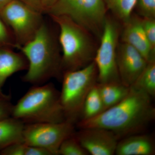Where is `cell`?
Segmentation results:
<instances>
[{"label": "cell", "mask_w": 155, "mask_h": 155, "mask_svg": "<svg viewBox=\"0 0 155 155\" xmlns=\"http://www.w3.org/2000/svg\"><path fill=\"white\" fill-rule=\"evenodd\" d=\"M105 110V109L97 83L90 91L85 98L81 115L78 121L94 118Z\"/></svg>", "instance_id": "e0dca14e"}, {"label": "cell", "mask_w": 155, "mask_h": 155, "mask_svg": "<svg viewBox=\"0 0 155 155\" xmlns=\"http://www.w3.org/2000/svg\"><path fill=\"white\" fill-rule=\"evenodd\" d=\"M22 2L25 3L27 5L30 6L36 11L44 13L43 9L42 7L41 0H19Z\"/></svg>", "instance_id": "484cf974"}, {"label": "cell", "mask_w": 155, "mask_h": 155, "mask_svg": "<svg viewBox=\"0 0 155 155\" xmlns=\"http://www.w3.org/2000/svg\"><path fill=\"white\" fill-rule=\"evenodd\" d=\"M130 87L143 92L152 98L155 96V61L148 63Z\"/></svg>", "instance_id": "ac0fdd59"}, {"label": "cell", "mask_w": 155, "mask_h": 155, "mask_svg": "<svg viewBox=\"0 0 155 155\" xmlns=\"http://www.w3.org/2000/svg\"><path fill=\"white\" fill-rule=\"evenodd\" d=\"M0 150V153L2 155H51L45 150L29 145L23 142L14 143Z\"/></svg>", "instance_id": "ffe728a7"}, {"label": "cell", "mask_w": 155, "mask_h": 155, "mask_svg": "<svg viewBox=\"0 0 155 155\" xmlns=\"http://www.w3.org/2000/svg\"><path fill=\"white\" fill-rule=\"evenodd\" d=\"M107 9L103 0H58L46 14L65 16L101 37Z\"/></svg>", "instance_id": "8992f818"}, {"label": "cell", "mask_w": 155, "mask_h": 155, "mask_svg": "<svg viewBox=\"0 0 155 155\" xmlns=\"http://www.w3.org/2000/svg\"><path fill=\"white\" fill-rule=\"evenodd\" d=\"M27 59L21 52L0 46V99L11 101L10 95L3 91L4 84L9 77L15 73L28 69Z\"/></svg>", "instance_id": "4fadbf2b"}, {"label": "cell", "mask_w": 155, "mask_h": 155, "mask_svg": "<svg viewBox=\"0 0 155 155\" xmlns=\"http://www.w3.org/2000/svg\"><path fill=\"white\" fill-rule=\"evenodd\" d=\"M18 49L28 63L22 81L37 85L46 83L52 78L61 80V55L58 38L45 19L33 39Z\"/></svg>", "instance_id": "7a4b0ae2"}, {"label": "cell", "mask_w": 155, "mask_h": 155, "mask_svg": "<svg viewBox=\"0 0 155 155\" xmlns=\"http://www.w3.org/2000/svg\"><path fill=\"white\" fill-rule=\"evenodd\" d=\"M124 24L121 35L122 42L137 50L148 63L155 61V54L152 51L147 40L142 25L141 19L132 15Z\"/></svg>", "instance_id": "7c38bea8"}, {"label": "cell", "mask_w": 155, "mask_h": 155, "mask_svg": "<svg viewBox=\"0 0 155 155\" xmlns=\"http://www.w3.org/2000/svg\"><path fill=\"white\" fill-rule=\"evenodd\" d=\"M134 8L143 18H155V0H136Z\"/></svg>", "instance_id": "7402d4cb"}, {"label": "cell", "mask_w": 155, "mask_h": 155, "mask_svg": "<svg viewBox=\"0 0 155 155\" xmlns=\"http://www.w3.org/2000/svg\"><path fill=\"white\" fill-rule=\"evenodd\" d=\"M0 17L12 31L17 49L33 39L45 20L42 13L19 0H12L1 9Z\"/></svg>", "instance_id": "52a82bcc"}, {"label": "cell", "mask_w": 155, "mask_h": 155, "mask_svg": "<svg viewBox=\"0 0 155 155\" xmlns=\"http://www.w3.org/2000/svg\"><path fill=\"white\" fill-rule=\"evenodd\" d=\"M97 85L105 110L120 102L130 90V87L121 82L97 83Z\"/></svg>", "instance_id": "2e32d148"}, {"label": "cell", "mask_w": 155, "mask_h": 155, "mask_svg": "<svg viewBox=\"0 0 155 155\" xmlns=\"http://www.w3.org/2000/svg\"><path fill=\"white\" fill-rule=\"evenodd\" d=\"M75 124L68 120L56 123L25 124L23 142L58 155L62 143L75 133Z\"/></svg>", "instance_id": "9c48e42d"}, {"label": "cell", "mask_w": 155, "mask_h": 155, "mask_svg": "<svg viewBox=\"0 0 155 155\" xmlns=\"http://www.w3.org/2000/svg\"><path fill=\"white\" fill-rule=\"evenodd\" d=\"M116 61L121 82L128 87L133 84L148 64L139 52L122 42L118 45Z\"/></svg>", "instance_id": "8fae6325"}, {"label": "cell", "mask_w": 155, "mask_h": 155, "mask_svg": "<svg viewBox=\"0 0 155 155\" xmlns=\"http://www.w3.org/2000/svg\"><path fill=\"white\" fill-rule=\"evenodd\" d=\"M59 27L62 50L61 68L64 72L78 70L94 61V45L89 32L65 16H49Z\"/></svg>", "instance_id": "277c9868"}, {"label": "cell", "mask_w": 155, "mask_h": 155, "mask_svg": "<svg viewBox=\"0 0 155 155\" xmlns=\"http://www.w3.org/2000/svg\"><path fill=\"white\" fill-rule=\"evenodd\" d=\"M12 0H0V10Z\"/></svg>", "instance_id": "83f0119b"}, {"label": "cell", "mask_w": 155, "mask_h": 155, "mask_svg": "<svg viewBox=\"0 0 155 155\" xmlns=\"http://www.w3.org/2000/svg\"><path fill=\"white\" fill-rule=\"evenodd\" d=\"M61 80V105L66 120L76 124L80 119L87 95L97 83V70L94 61L81 69L64 72Z\"/></svg>", "instance_id": "5b68a950"}, {"label": "cell", "mask_w": 155, "mask_h": 155, "mask_svg": "<svg viewBox=\"0 0 155 155\" xmlns=\"http://www.w3.org/2000/svg\"><path fill=\"white\" fill-rule=\"evenodd\" d=\"M75 133L62 143L58 150V155H89L76 138Z\"/></svg>", "instance_id": "44dd1931"}, {"label": "cell", "mask_w": 155, "mask_h": 155, "mask_svg": "<svg viewBox=\"0 0 155 155\" xmlns=\"http://www.w3.org/2000/svg\"><path fill=\"white\" fill-rule=\"evenodd\" d=\"M155 109L152 98L130 87L127 96L116 105L92 119L76 123L79 129L100 127L113 132L119 139L140 133L154 120Z\"/></svg>", "instance_id": "6da1fadb"}, {"label": "cell", "mask_w": 155, "mask_h": 155, "mask_svg": "<svg viewBox=\"0 0 155 155\" xmlns=\"http://www.w3.org/2000/svg\"><path fill=\"white\" fill-rule=\"evenodd\" d=\"M141 23L152 51L155 54V18H143Z\"/></svg>", "instance_id": "cb8c5ba5"}, {"label": "cell", "mask_w": 155, "mask_h": 155, "mask_svg": "<svg viewBox=\"0 0 155 155\" xmlns=\"http://www.w3.org/2000/svg\"><path fill=\"white\" fill-rule=\"evenodd\" d=\"M75 135L88 154L92 155L115 154L119 140L113 132L100 127L80 129Z\"/></svg>", "instance_id": "30bf717a"}, {"label": "cell", "mask_w": 155, "mask_h": 155, "mask_svg": "<svg viewBox=\"0 0 155 155\" xmlns=\"http://www.w3.org/2000/svg\"><path fill=\"white\" fill-rule=\"evenodd\" d=\"M13 106L11 101L0 99V120L11 117Z\"/></svg>", "instance_id": "d4e9b609"}, {"label": "cell", "mask_w": 155, "mask_h": 155, "mask_svg": "<svg viewBox=\"0 0 155 155\" xmlns=\"http://www.w3.org/2000/svg\"><path fill=\"white\" fill-rule=\"evenodd\" d=\"M155 144L149 135L137 133L119 140L115 152L117 155H153Z\"/></svg>", "instance_id": "5bb4252c"}, {"label": "cell", "mask_w": 155, "mask_h": 155, "mask_svg": "<svg viewBox=\"0 0 155 155\" xmlns=\"http://www.w3.org/2000/svg\"><path fill=\"white\" fill-rule=\"evenodd\" d=\"M119 37L118 23L106 17L94 59L97 70V83L121 82L116 61Z\"/></svg>", "instance_id": "ba28073f"}, {"label": "cell", "mask_w": 155, "mask_h": 155, "mask_svg": "<svg viewBox=\"0 0 155 155\" xmlns=\"http://www.w3.org/2000/svg\"><path fill=\"white\" fill-rule=\"evenodd\" d=\"M0 46L17 48L14 35L9 27L0 17Z\"/></svg>", "instance_id": "603a6c76"}, {"label": "cell", "mask_w": 155, "mask_h": 155, "mask_svg": "<svg viewBox=\"0 0 155 155\" xmlns=\"http://www.w3.org/2000/svg\"><path fill=\"white\" fill-rule=\"evenodd\" d=\"M58 1V0H41L44 13L46 14L47 11H48Z\"/></svg>", "instance_id": "4316f807"}, {"label": "cell", "mask_w": 155, "mask_h": 155, "mask_svg": "<svg viewBox=\"0 0 155 155\" xmlns=\"http://www.w3.org/2000/svg\"><path fill=\"white\" fill-rule=\"evenodd\" d=\"M24 125L21 121L12 117L0 120V149L23 142Z\"/></svg>", "instance_id": "9a60e30c"}, {"label": "cell", "mask_w": 155, "mask_h": 155, "mask_svg": "<svg viewBox=\"0 0 155 155\" xmlns=\"http://www.w3.org/2000/svg\"><path fill=\"white\" fill-rule=\"evenodd\" d=\"M107 10H110L123 23L132 15L136 0H103Z\"/></svg>", "instance_id": "d6986e66"}, {"label": "cell", "mask_w": 155, "mask_h": 155, "mask_svg": "<svg viewBox=\"0 0 155 155\" xmlns=\"http://www.w3.org/2000/svg\"><path fill=\"white\" fill-rule=\"evenodd\" d=\"M60 92L52 83L33 85L13 105L11 117L24 124L56 123L66 120Z\"/></svg>", "instance_id": "3957f363"}]
</instances>
